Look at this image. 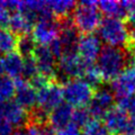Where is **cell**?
I'll list each match as a JSON object with an SVG mask.
<instances>
[{
    "label": "cell",
    "mask_w": 135,
    "mask_h": 135,
    "mask_svg": "<svg viewBox=\"0 0 135 135\" xmlns=\"http://www.w3.org/2000/svg\"><path fill=\"white\" fill-rule=\"evenodd\" d=\"M114 94L112 90L106 88H100L97 90L89 104V110L91 117L95 119H99L106 116V114L113 108L114 104Z\"/></svg>",
    "instance_id": "cell-11"
},
{
    "label": "cell",
    "mask_w": 135,
    "mask_h": 135,
    "mask_svg": "<svg viewBox=\"0 0 135 135\" xmlns=\"http://www.w3.org/2000/svg\"><path fill=\"white\" fill-rule=\"evenodd\" d=\"M36 42L29 34H25V35L18 36V43H17V49H18V53L23 57L32 56L34 55V52L36 50Z\"/></svg>",
    "instance_id": "cell-22"
},
{
    "label": "cell",
    "mask_w": 135,
    "mask_h": 135,
    "mask_svg": "<svg viewBox=\"0 0 135 135\" xmlns=\"http://www.w3.org/2000/svg\"><path fill=\"white\" fill-rule=\"evenodd\" d=\"M63 98L68 105L77 108H83L90 104L94 97V87L83 79H70L63 83Z\"/></svg>",
    "instance_id": "cell-5"
},
{
    "label": "cell",
    "mask_w": 135,
    "mask_h": 135,
    "mask_svg": "<svg viewBox=\"0 0 135 135\" xmlns=\"http://www.w3.org/2000/svg\"><path fill=\"white\" fill-rule=\"evenodd\" d=\"M63 98V90L62 87L57 82L51 81L40 90H37V109L43 112L46 115L59 107Z\"/></svg>",
    "instance_id": "cell-7"
},
{
    "label": "cell",
    "mask_w": 135,
    "mask_h": 135,
    "mask_svg": "<svg viewBox=\"0 0 135 135\" xmlns=\"http://www.w3.org/2000/svg\"><path fill=\"white\" fill-rule=\"evenodd\" d=\"M2 73H3V68H2V61L0 60V77H2Z\"/></svg>",
    "instance_id": "cell-35"
},
{
    "label": "cell",
    "mask_w": 135,
    "mask_h": 135,
    "mask_svg": "<svg viewBox=\"0 0 135 135\" xmlns=\"http://www.w3.org/2000/svg\"><path fill=\"white\" fill-rule=\"evenodd\" d=\"M0 114L14 126V127H22L26 126L29 122V115L26 109L19 106L16 101H7L0 104Z\"/></svg>",
    "instance_id": "cell-15"
},
{
    "label": "cell",
    "mask_w": 135,
    "mask_h": 135,
    "mask_svg": "<svg viewBox=\"0 0 135 135\" xmlns=\"http://www.w3.org/2000/svg\"><path fill=\"white\" fill-rule=\"evenodd\" d=\"M82 78H83L84 81H87L91 87L99 86L101 83V80H103L98 69H97V66L94 64H87Z\"/></svg>",
    "instance_id": "cell-26"
},
{
    "label": "cell",
    "mask_w": 135,
    "mask_h": 135,
    "mask_svg": "<svg viewBox=\"0 0 135 135\" xmlns=\"http://www.w3.org/2000/svg\"><path fill=\"white\" fill-rule=\"evenodd\" d=\"M84 135H112L105 123L99 119H91L84 127Z\"/></svg>",
    "instance_id": "cell-25"
},
{
    "label": "cell",
    "mask_w": 135,
    "mask_h": 135,
    "mask_svg": "<svg viewBox=\"0 0 135 135\" xmlns=\"http://www.w3.org/2000/svg\"><path fill=\"white\" fill-rule=\"evenodd\" d=\"M118 108L124 110L129 116L135 117V95L118 98Z\"/></svg>",
    "instance_id": "cell-28"
},
{
    "label": "cell",
    "mask_w": 135,
    "mask_h": 135,
    "mask_svg": "<svg viewBox=\"0 0 135 135\" xmlns=\"http://www.w3.org/2000/svg\"><path fill=\"white\" fill-rule=\"evenodd\" d=\"M128 36H129V41L128 43L132 45V50H135V24L128 28Z\"/></svg>",
    "instance_id": "cell-34"
},
{
    "label": "cell",
    "mask_w": 135,
    "mask_h": 135,
    "mask_svg": "<svg viewBox=\"0 0 135 135\" xmlns=\"http://www.w3.org/2000/svg\"><path fill=\"white\" fill-rule=\"evenodd\" d=\"M124 9H125V17L128 19V22L134 25L135 24V0H127L123 1Z\"/></svg>",
    "instance_id": "cell-31"
},
{
    "label": "cell",
    "mask_w": 135,
    "mask_h": 135,
    "mask_svg": "<svg viewBox=\"0 0 135 135\" xmlns=\"http://www.w3.org/2000/svg\"><path fill=\"white\" fill-rule=\"evenodd\" d=\"M89 63H86L81 60L78 54H69L59 59L56 77L63 80L77 79L83 75L86 66Z\"/></svg>",
    "instance_id": "cell-8"
},
{
    "label": "cell",
    "mask_w": 135,
    "mask_h": 135,
    "mask_svg": "<svg viewBox=\"0 0 135 135\" xmlns=\"http://www.w3.org/2000/svg\"><path fill=\"white\" fill-rule=\"evenodd\" d=\"M3 72H6L8 78L20 80L24 77V57L18 52H11L2 59Z\"/></svg>",
    "instance_id": "cell-17"
},
{
    "label": "cell",
    "mask_w": 135,
    "mask_h": 135,
    "mask_svg": "<svg viewBox=\"0 0 135 135\" xmlns=\"http://www.w3.org/2000/svg\"><path fill=\"white\" fill-rule=\"evenodd\" d=\"M32 32V36L35 40L36 44L50 46L57 38L60 34V25H59V22H55L53 18L40 20L35 23Z\"/></svg>",
    "instance_id": "cell-9"
},
{
    "label": "cell",
    "mask_w": 135,
    "mask_h": 135,
    "mask_svg": "<svg viewBox=\"0 0 135 135\" xmlns=\"http://www.w3.org/2000/svg\"><path fill=\"white\" fill-rule=\"evenodd\" d=\"M112 91L117 98L135 95V64L128 65L114 80Z\"/></svg>",
    "instance_id": "cell-12"
},
{
    "label": "cell",
    "mask_w": 135,
    "mask_h": 135,
    "mask_svg": "<svg viewBox=\"0 0 135 135\" xmlns=\"http://www.w3.org/2000/svg\"><path fill=\"white\" fill-rule=\"evenodd\" d=\"M98 8L107 17L113 18H120L125 16V9L123 1H115V0H104L98 2Z\"/></svg>",
    "instance_id": "cell-21"
},
{
    "label": "cell",
    "mask_w": 135,
    "mask_h": 135,
    "mask_svg": "<svg viewBox=\"0 0 135 135\" xmlns=\"http://www.w3.org/2000/svg\"><path fill=\"white\" fill-rule=\"evenodd\" d=\"M11 10L7 6V1H0V27L8 26Z\"/></svg>",
    "instance_id": "cell-30"
},
{
    "label": "cell",
    "mask_w": 135,
    "mask_h": 135,
    "mask_svg": "<svg viewBox=\"0 0 135 135\" xmlns=\"http://www.w3.org/2000/svg\"><path fill=\"white\" fill-rule=\"evenodd\" d=\"M50 10L52 15H56L60 17V19L66 18L72 11H74L77 3L72 0H53V1H47Z\"/></svg>",
    "instance_id": "cell-20"
},
{
    "label": "cell",
    "mask_w": 135,
    "mask_h": 135,
    "mask_svg": "<svg viewBox=\"0 0 135 135\" xmlns=\"http://www.w3.org/2000/svg\"><path fill=\"white\" fill-rule=\"evenodd\" d=\"M34 59L36 61L38 73L49 80L56 77L57 72V63L56 56L51 51L50 46L38 45L34 52Z\"/></svg>",
    "instance_id": "cell-10"
},
{
    "label": "cell",
    "mask_w": 135,
    "mask_h": 135,
    "mask_svg": "<svg viewBox=\"0 0 135 135\" xmlns=\"http://www.w3.org/2000/svg\"><path fill=\"white\" fill-rule=\"evenodd\" d=\"M55 135H80V128L73 124H70L65 127L56 131Z\"/></svg>",
    "instance_id": "cell-33"
},
{
    "label": "cell",
    "mask_w": 135,
    "mask_h": 135,
    "mask_svg": "<svg viewBox=\"0 0 135 135\" xmlns=\"http://www.w3.org/2000/svg\"><path fill=\"white\" fill-rule=\"evenodd\" d=\"M15 127L0 114V135H12Z\"/></svg>",
    "instance_id": "cell-32"
},
{
    "label": "cell",
    "mask_w": 135,
    "mask_h": 135,
    "mask_svg": "<svg viewBox=\"0 0 135 135\" xmlns=\"http://www.w3.org/2000/svg\"><path fill=\"white\" fill-rule=\"evenodd\" d=\"M23 135H53V128H51L47 123L29 120L23 131Z\"/></svg>",
    "instance_id": "cell-24"
},
{
    "label": "cell",
    "mask_w": 135,
    "mask_h": 135,
    "mask_svg": "<svg viewBox=\"0 0 135 135\" xmlns=\"http://www.w3.org/2000/svg\"><path fill=\"white\" fill-rule=\"evenodd\" d=\"M16 83L8 77H0V104L10 101L15 96Z\"/></svg>",
    "instance_id": "cell-23"
},
{
    "label": "cell",
    "mask_w": 135,
    "mask_h": 135,
    "mask_svg": "<svg viewBox=\"0 0 135 135\" xmlns=\"http://www.w3.org/2000/svg\"><path fill=\"white\" fill-rule=\"evenodd\" d=\"M74 109L72 106L65 104H61L59 107L53 109L49 114L47 117V124L51 128H55L56 131L61 129L65 126L72 123V116H73Z\"/></svg>",
    "instance_id": "cell-16"
},
{
    "label": "cell",
    "mask_w": 135,
    "mask_h": 135,
    "mask_svg": "<svg viewBox=\"0 0 135 135\" xmlns=\"http://www.w3.org/2000/svg\"><path fill=\"white\" fill-rule=\"evenodd\" d=\"M128 54L119 47L105 46L97 59V69L105 81H114L127 68Z\"/></svg>",
    "instance_id": "cell-1"
},
{
    "label": "cell",
    "mask_w": 135,
    "mask_h": 135,
    "mask_svg": "<svg viewBox=\"0 0 135 135\" xmlns=\"http://www.w3.org/2000/svg\"><path fill=\"white\" fill-rule=\"evenodd\" d=\"M15 98L16 103L24 109L33 110L37 106V90L32 86V83L26 80H17Z\"/></svg>",
    "instance_id": "cell-14"
},
{
    "label": "cell",
    "mask_w": 135,
    "mask_h": 135,
    "mask_svg": "<svg viewBox=\"0 0 135 135\" xmlns=\"http://www.w3.org/2000/svg\"><path fill=\"white\" fill-rule=\"evenodd\" d=\"M12 135H23V132H20V131H19V132H15Z\"/></svg>",
    "instance_id": "cell-36"
},
{
    "label": "cell",
    "mask_w": 135,
    "mask_h": 135,
    "mask_svg": "<svg viewBox=\"0 0 135 135\" xmlns=\"http://www.w3.org/2000/svg\"><path fill=\"white\" fill-rule=\"evenodd\" d=\"M59 25H60V34L57 38L50 45L51 51L56 59H61L62 56L69 54H78L77 52L80 36L72 20H70L69 17L62 18L59 22Z\"/></svg>",
    "instance_id": "cell-2"
},
{
    "label": "cell",
    "mask_w": 135,
    "mask_h": 135,
    "mask_svg": "<svg viewBox=\"0 0 135 135\" xmlns=\"http://www.w3.org/2000/svg\"><path fill=\"white\" fill-rule=\"evenodd\" d=\"M105 118V125L113 135H135V117L120 108H112Z\"/></svg>",
    "instance_id": "cell-6"
},
{
    "label": "cell",
    "mask_w": 135,
    "mask_h": 135,
    "mask_svg": "<svg viewBox=\"0 0 135 135\" xmlns=\"http://www.w3.org/2000/svg\"><path fill=\"white\" fill-rule=\"evenodd\" d=\"M101 41L94 34H84L80 37L78 44V55L81 60L89 64H94V61L98 59L101 52Z\"/></svg>",
    "instance_id": "cell-13"
},
{
    "label": "cell",
    "mask_w": 135,
    "mask_h": 135,
    "mask_svg": "<svg viewBox=\"0 0 135 135\" xmlns=\"http://www.w3.org/2000/svg\"><path fill=\"white\" fill-rule=\"evenodd\" d=\"M37 74H38V69L34 56L32 55L24 57V77L31 80Z\"/></svg>",
    "instance_id": "cell-29"
},
{
    "label": "cell",
    "mask_w": 135,
    "mask_h": 135,
    "mask_svg": "<svg viewBox=\"0 0 135 135\" xmlns=\"http://www.w3.org/2000/svg\"><path fill=\"white\" fill-rule=\"evenodd\" d=\"M98 35L107 46L122 47L128 43V27L122 20V18L106 17L101 20L98 27Z\"/></svg>",
    "instance_id": "cell-3"
},
{
    "label": "cell",
    "mask_w": 135,
    "mask_h": 135,
    "mask_svg": "<svg viewBox=\"0 0 135 135\" xmlns=\"http://www.w3.org/2000/svg\"><path fill=\"white\" fill-rule=\"evenodd\" d=\"M92 119L91 118V115L89 110L87 108H75L74 112H73V116H72V123L75 125L77 127H86L87 124Z\"/></svg>",
    "instance_id": "cell-27"
},
{
    "label": "cell",
    "mask_w": 135,
    "mask_h": 135,
    "mask_svg": "<svg viewBox=\"0 0 135 135\" xmlns=\"http://www.w3.org/2000/svg\"><path fill=\"white\" fill-rule=\"evenodd\" d=\"M72 23L78 32L83 34H91L99 27L101 23V14L96 1H81L77 3L73 11Z\"/></svg>",
    "instance_id": "cell-4"
},
{
    "label": "cell",
    "mask_w": 135,
    "mask_h": 135,
    "mask_svg": "<svg viewBox=\"0 0 135 135\" xmlns=\"http://www.w3.org/2000/svg\"><path fill=\"white\" fill-rule=\"evenodd\" d=\"M18 43V36H16L7 27H0V54L7 55L15 52Z\"/></svg>",
    "instance_id": "cell-19"
},
{
    "label": "cell",
    "mask_w": 135,
    "mask_h": 135,
    "mask_svg": "<svg viewBox=\"0 0 135 135\" xmlns=\"http://www.w3.org/2000/svg\"><path fill=\"white\" fill-rule=\"evenodd\" d=\"M34 24L29 20L27 17H25L19 11L11 12L9 23H8V27L9 31H11L16 35H25L28 34L33 29Z\"/></svg>",
    "instance_id": "cell-18"
}]
</instances>
